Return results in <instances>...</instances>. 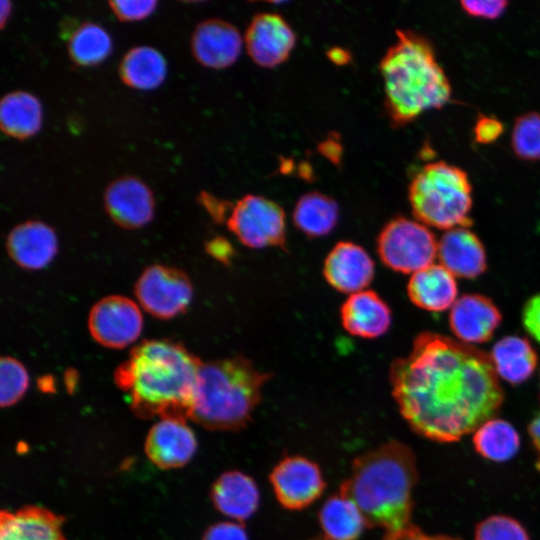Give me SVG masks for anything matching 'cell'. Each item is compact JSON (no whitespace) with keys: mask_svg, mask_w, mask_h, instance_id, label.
Wrapping results in <instances>:
<instances>
[{"mask_svg":"<svg viewBox=\"0 0 540 540\" xmlns=\"http://www.w3.org/2000/svg\"><path fill=\"white\" fill-rule=\"evenodd\" d=\"M392 395L411 429L450 443L475 432L499 411L504 393L490 357L442 334H418L390 368Z\"/></svg>","mask_w":540,"mask_h":540,"instance_id":"obj_1","label":"cell"},{"mask_svg":"<svg viewBox=\"0 0 540 540\" xmlns=\"http://www.w3.org/2000/svg\"><path fill=\"white\" fill-rule=\"evenodd\" d=\"M202 362L182 345L169 340H146L135 346L114 373L128 394L136 416L185 420L191 415Z\"/></svg>","mask_w":540,"mask_h":540,"instance_id":"obj_2","label":"cell"},{"mask_svg":"<svg viewBox=\"0 0 540 540\" xmlns=\"http://www.w3.org/2000/svg\"><path fill=\"white\" fill-rule=\"evenodd\" d=\"M417 481L415 454L392 440L356 457L339 492L355 503L366 527L391 531L410 523Z\"/></svg>","mask_w":540,"mask_h":540,"instance_id":"obj_3","label":"cell"},{"mask_svg":"<svg viewBox=\"0 0 540 540\" xmlns=\"http://www.w3.org/2000/svg\"><path fill=\"white\" fill-rule=\"evenodd\" d=\"M386 114L394 127L409 124L423 112L440 109L452 96L450 80L435 49L423 35L396 31V41L379 64Z\"/></svg>","mask_w":540,"mask_h":540,"instance_id":"obj_4","label":"cell"},{"mask_svg":"<svg viewBox=\"0 0 540 540\" xmlns=\"http://www.w3.org/2000/svg\"><path fill=\"white\" fill-rule=\"evenodd\" d=\"M270 377L243 356L202 363L190 417L210 430H239L249 422Z\"/></svg>","mask_w":540,"mask_h":540,"instance_id":"obj_5","label":"cell"},{"mask_svg":"<svg viewBox=\"0 0 540 540\" xmlns=\"http://www.w3.org/2000/svg\"><path fill=\"white\" fill-rule=\"evenodd\" d=\"M408 197L413 215L426 226L447 231L473 223L471 182L458 166L445 161L425 164L412 177Z\"/></svg>","mask_w":540,"mask_h":540,"instance_id":"obj_6","label":"cell"},{"mask_svg":"<svg viewBox=\"0 0 540 540\" xmlns=\"http://www.w3.org/2000/svg\"><path fill=\"white\" fill-rule=\"evenodd\" d=\"M377 252L391 270L413 274L434 264L438 242L426 225L400 216L390 220L380 231Z\"/></svg>","mask_w":540,"mask_h":540,"instance_id":"obj_7","label":"cell"},{"mask_svg":"<svg viewBox=\"0 0 540 540\" xmlns=\"http://www.w3.org/2000/svg\"><path fill=\"white\" fill-rule=\"evenodd\" d=\"M227 227L249 248H284L285 213L280 205L260 195H245L232 207Z\"/></svg>","mask_w":540,"mask_h":540,"instance_id":"obj_8","label":"cell"},{"mask_svg":"<svg viewBox=\"0 0 540 540\" xmlns=\"http://www.w3.org/2000/svg\"><path fill=\"white\" fill-rule=\"evenodd\" d=\"M135 295L149 314L159 319H171L187 309L192 300L193 287L183 271L152 265L138 278Z\"/></svg>","mask_w":540,"mask_h":540,"instance_id":"obj_9","label":"cell"},{"mask_svg":"<svg viewBox=\"0 0 540 540\" xmlns=\"http://www.w3.org/2000/svg\"><path fill=\"white\" fill-rule=\"evenodd\" d=\"M143 318L138 305L131 299L111 295L91 308L88 328L93 339L108 348H124L140 335Z\"/></svg>","mask_w":540,"mask_h":540,"instance_id":"obj_10","label":"cell"},{"mask_svg":"<svg viewBox=\"0 0 540 540\" xmlns=\"http://www.w3.org/2000/svg\"><path fill=\"white\" fill-rule=\"evenodd\" d=\"M278 502L286 509L301 510L315 502L325 489L319 466L302 456L281 460L270 474Z\"/></svg>","mask_w":540,"mask_h":540,"instance_id":"obj_11","label":"cell"},{"mask_svg":"<svg viewBox=\"0 0 540 540\" xmlns=\"http://www.w3.org/2000/svg\"><path fill=\"white\" fill-rule=\"evenodd\" d=\"M244 43L257 65L273 68L289 58L296 44V35L279 14L258 13L247 27Z\"/></svg>","mask_w":540,"mask_h":540,"instance_id":"obj_12","label":"cell"},{"mask_svg":"<svg viewBox=\"0 0 540 540\" xmlns=\"http://www.w3.org/2000/svg\"><path fill=\"white\" fill-rule=\"evenodd\" d=\"M104 205L110 218L125 229L147 225L155 211L153 192L145 182L134 176L113 180L105 189Z\"/></svg>","mask_w":540,"mask_h":540,"instance_id":"obj_13","label":"cell"},{"mask_svg":"<svg viewBox=\"0 0 540 540\" xmlns=\"http://www.w3.org/2000/svg\"><path fill=\"white\" fill-rule=\"evenodd\" d=\"M244 39L238 29L222 19L200 22L191 37V50L196 61L208 68L223 69L240 56Z\"/></svg>","mask_w":540,"mask_h":540,"instance_id":"obj_14","label":"cell"},{"mask_svg":"<svg viewBox=\"0 0 540 540\" xmlns=\"http://www.w3.org/2000/svg\"><path fill=\"white\" fill-rule=\"evenodd\" d=\"M375 266L361 246L341 241L327 255L323 275L331 287L342 293L354 294L365 290L374 278Z\"/></svg>","mask_w":540,"mask_h":540,"instance_id":"obj_15","label":"cell"},{"mask_svg":"<svg viewBox=\"0 0 540 540\" xmlns=\"http://www.w3.org/2000/svg\"><path fill=\"white\" fill-rule=\"evenodd\" d=\"M502 321V315L491 299L480 294L459 297L449 313V326L455 337L466 344L490 340Z\"/></svg>","mask_w":540,"mask_h":540,"instance_id":"obj_16","label":"cell"},{"mask_svg":"<svg viewBox=\"0 0 540 540\" xmlns=\"http://www.w3.org/2000/svg\"><path fill=\"white\" fill-rule=\"evenodd\" d=\"M197 448L196 437L181 419H161L149 431L145 451L149 459L163 469L185 465Z\"/></svg>","mask_w":540,"mask_h":540,"instance_id":"obj_17","label":"cell"},{"mask_svg":"<svg viewBox=\"0 0 540 540\" xmlns=\"http://www.w3.org/2000/svg\"><path fill=\"white\" fill-rule=\"evenodd\" d=\"M6 248L10 258L20 267L40 270L57 254L58 239L53 228L46 223L29 220L10 231Z\"/></svg>","mask_w":540,"mask_h":540,"instance_id":"obj_18","label":"cell"},{"mask_svg":"<svg viewBox=\"0 0 540 540\" xmlns=\"http://www.w3.org/2000/svg\"><path fill=\"white\" fill-rule=\"evenodd\" d=\"M437 256L443 267L460 278H476L487 268L483 243L466 227L445 231L438 242Z\"/></svg>","mask_w":540,"mask_h":540,"instance_id":"obj_19","label":"cell"},{"mask_svg":"<svg viewBox=\"0 0 540 540\" xmlns=\"http://www.w3.org/2000/svg\"><path fill=\"white\" fill-rule=\"evenodd\" d=\"M340 318L349 334L366 339L384 335L392 322L388 304L371 290L351 294L341 306Z\"/></svg>","mask_w":540,"mask_h":540,"instance_id":"obj_20","label":"cell"},{"mask_svg":"<svg viewBox=\"0 0 540 540\" xmlns=\"http://www.w3.org/2000/svg\"><path fill=\"white\" fill-rule=\"evenodd\" d=\"M410 301L429 312H443L458 299L455 276L441 264H432L410 277L407 285Z\"/></svg>","mask_w":540,"mask_h":540,"instance_id":"obj_21","label":"cell"},{"mask_svg":"<svg viewBox=\"0 0 540 540\" xmlns=\"http://www.w3.org/2000/svg\"><path fill=\"white\" fill-rule=\"evenodd\" d=\"M211 498L219 512L238 522L249 519L260 502L255 481L240 471L223 473L212 487Z\"/></svg>","mask_w":540,"mask_h":540,"instance_id":"obj_22","label":"cell"},{"mask_svg":"<svg viewBox=\"0 0 540 540\" xmlns=\"http://www.w3.org/2000/svg\"><path fill=\"white\" fill-rule=\"evenodd\" d=\"M62 522V518L40 507L3 511L0 540H65Z\"/></svg>","mask_w":540,"mask_h":540,"instance_id":"obj_23","label":"cell"},{"mask_svg":"<svg viewBox=\"0 0 540 540\" xmlns=\"http://www.w3.org/2000/svg\"><path fill=\"white\" fill-rule=\"evenodd\" d=\"M42 122V104L34 94L16 90L2 97L0 126L5 135L18 140L28 139L38 133Z\"/></svg>","mask_w":540,"mask_h":540,"instance_id":"obj_24","label":"cell"},{"mask_svg":"<svg viewBox=\"0 0 540 540\" xmlns=\"http://www.w3.org/2000/svg\"><path fill=\"white\" fill-rule=\"evenodd\" d=\"M489 357L497 376L512 385L521 384L530 378L538 362L537 353L530 342L516 335L498 340Z\"/></svg>","mask_w":540,"mask_h":540,"instance_id":"obj_25","label":"cell"},{"mask_svg":"<svg viewBox=\"0 0 540 540\" xmlns=\"http://www.w3.org/2000/svg\"><path fill=\"white\" fill-rule=\"evenodd\" d=\"M119 75L131 88L153 90L164 82L167 62L162 53L154 47H133L120 61Z\"/></svg>","mask_w":540,"mask_h":540,"instance_id":"obj_26","label":"cell"},{"mask_svg":"<svg viewBox=\"0 0 540 540\" xmlns=\"http://www.w3.org/2000/svg\"><path fill=\"white\" fill-rule=\"evenodd\" d=\"M319 522L325 540H356L366 527L358 507L340 492L324 502Z\"/></svg>","mask_w":540,"mask_h":540,"instance_id":"obj_27","label":"cell"},{"mask_svg":"<svg viewBox=\"0 0 540 540\" xmlns=\"http://www.w3.org/2000/svg\"><path fill=\"white\" fill-rule=\"evenodd\" d=\"M339 218L336 201L320 192L302 195L293 210L295 226L308 237H322L333 231Z\"/></svg>","mask_w":540,"mask_h":540,"instance_id":"obj_28","label":"cell"},{"mask_svg":"<svg viewBox=\"0 0 540 540\" xmlns=\"http://www.w3.org/2000/svg\"><path fill=\"white\" fill-rule=\"evenodd\" d=\"M71 61L81 67L102 63L113 50L111 36L105 28L93 22H83L67 40Z\"/></svg>","mask_w":540,"mask_h":540,"instance_id":"obj_29","label":"cell"},{"mask_svg":"<svg viewBox=\"0 0 540 540\" xmlns=\"http://www.w3.org/2000/svg\"><path fill=\"white\" fill-rule=\"evenodd\" d=\"M473 445L483 458L494 462H504L518 452L520 437L509 422L492 418L476 429Z\"/></svg>","mask_w":540,"mask_h":540,"instance_id":"obj_30","label":"cell"},{"mask_svg":"<svg viewBox=\"0 0 540 540\" xmlns=\"http://www.w3.org/2000/svg\"><path fill=\"white\" fill-rule=\"evenodd\" d=\"M511 147L521 160H540V113L526 112L514 122L511 134Z\"/></svg>","mask_w":540,"mask_h":540,"instance_id":"obj_31","label":"cell"},{"mask_svg":"<svg viewBox=\"0 0 540 540\" xmlns=\"http://www.w3.org/2000/svg\"><path fill=\"white\" fill-rule=\"evenodd\" d=\"M29 377L24 365L17 359L5 356L0 361V402L7 407L18 402L25 394Z\"/></svg>","mask_w":540,"mask_h":540,"instance_id":"obj_32","label":"cell"},{"mask_svg":"<svg viewBox=\"0 0 540 540\" xmlns=\"http://www.w3.org/2000/svg\"><path fill=\"white\" fill-rule=\"evenodd\" d=\"M475 540H530V537L516 519L493 515L476 525Z\"/></svg>","mask_w":540,"mask_h":540,"instance_id":"obj_33","label":"cell"},{"mask_svg":"<svg viewBox=\"0 0 540 540\" xmlns=\"http://www.w3.org/2000/svg\"><path fill=\"white\" fill-rule=\"evenodd\" d=\"M157 4L155 0L109 1L112 12L123 22L140 21L149 17L155 11Z\"/></svg>","mask_w":540,"mask_h":540,"instance_id":"obj_34","label":"cell"},{"mask_svg":"<svg viewBox=\"0 0 540 540\" xmlns=\"http://www.w3.org/2000/svg\"><path fill=\"white\" fill-rule=\"evenodd\" d=\"M463 11L473 17L496 19L501 16L508 6L507 0L470 1L462 0Z\"/></svg>","mask_w":540,"mask_h":540,"instance_id":"obj_35","label":"cell"},{"mask_svg":"<svg viewBox=\"0 0 540 540\" xmlns=\"http://www.w3.org/2000/svg\"><path fill=\"white\" fill-rule=\"evenodd\" d=\"M503 123L494 116L479 115L473 128L475 141L480 144H491L503 133Z\"/></svg>","mask_w":540,"mask_h":540,"instance_id":"obj_36","label":"cell"},{"mask_svg":"<svg viewBox=\"0 0 540 540\" xmlns=\"http://www.w3.org/2000/svg\"><path fill=\"white\" fill-rule=\"evenodd\" d=\"M203 540H249V538L240 523L220 522L207 529Z\"/></svg>","mask_w":540,"mask_h":540,"instance_id":"obj_37","label":"cell"},{"mask_svg":"<svg viewBox=\"0 0 540 540\" xmlns=\"http://www.w3.org/2000/svg\"><path fill=\"white\" fill-rule=\"evenodd\" d=\"M382 540H462L447 535H429L411 523L391 531H386Z\"/></svg>","mask_w":540,"mask_h":540,"instance_id":"obj_38","label":"cell"},{"mask_svg":"<svg viewBox=\"0 0 540 540\" xmlns=\"http://www.w3.org/2000/svg\"><path fill=\"white\" fill-rule=\"evenodd\" d=\"M522 322L528 334L540 343V293L532 296L525 303Z\"/></svg>","mask_w":540,"mask_h":540,"instance_id":"obj_39","label":"cell"},{"mask_svg":"<svg viewBox=\"0 0 540 540\" xmlns=\"http://www.w3.org/2000/svg\"><path fill=\"white\" fill-rule=\"evenodd\" d=\"M198 200L216 222H222L229 207L227 201L216 198L208 192H200Z\"/></svg>","mask_w":540,"mask_h":540,"instance_id":"obj_40","label":"cell"},{"mask_svg":"<svg viewBox=\"0 0 540 540\" xmlns=\"http://www.w3.org/2000/svg\"><path fill=\"white\" fill-rule=\"evenodd\" d=\"M206 250L215 259L228 263L233 255L231 244L222 237H215L207 242Z\"/></svg>","mask_w":540,"mask_h":540,"instance_id":"obj_41","label":"cell"},{"mask_svg":"<svg viewBox=\"0 0 540 540\" xmlns=\"http://www.w3.org/2000/svg\"><path fill=\"white\" fill-rule=\"evenodd\" d=\"M528 432L538 456L536 466L540 470V411L531 420Z\"/></svg>","mask_w":540,"mask_h":540,"instance_id":"obj_42","label":"cell"},{"mask_svg":"<svg viewBox=\"0 0 540 540\" xmlns=\"http://www.w3.org/2000/svg\"><path fill=\"white\" fill-rule=\"evenodd\" d=\"M0 8V26L1 28H4L12 13V3L10 1L2 0L0 2Z\"/></svg>","mask_w":540,"mask_h":540,"instance_id":"obj_43","label":"cell"},{"mask_svg":"<svg viewBox=\"0 0 540 540\" xmlns=\"http://www.w3.org/2000/svg\"><path fill=\"white\" fill-rule=\"evenodd\" d=\"M330 58L336 62V63H345V57L348 58V56H345V52L339 49V53L337 54L336 50H332L330 53Z\"/></svg>","mask_w":540,"mask_h":540,"instance_id":"obj_44","label":"cell"},{"mask_svg":"<svg viewBox=\"0 0 540 540\" xmlns=\"http://www.w3.org/2000/svg\"><path fill=\"white\" fill-rule=\"evenodd\" d=\"M322 540H325V539H322Z\"/></svg>","mask_w":540,"mask_h":540,"instance_id":"obj_45","label":"cell"}]
</instances>
